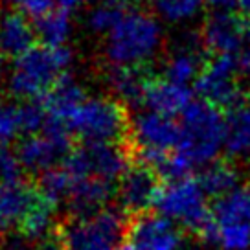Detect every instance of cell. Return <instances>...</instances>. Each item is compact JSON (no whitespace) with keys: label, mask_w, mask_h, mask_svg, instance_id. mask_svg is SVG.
I'll use <instances>...</instances> for the list:
<instances>
[{"label":"cell","mask_w":250,"mask_h":250,"mask_svg":"<svg viewBox=\"0 0 250 250\" xmlns=\"http://www.w3.org/2000/svg\"><path fill=\"white\" fill-rule=\"evenodd\" d=\"M2 105H4V102H0V109H2Z\"/></svg>","instance_id":"74e56055"},{"label":"cell","mask_w":250,"mask_h":250,"mask_svg":"<svg viewBox=\"0 0 250 250\" xmlns=\"http://www.w3.org/2000/svg\"><path fill=\"white\" fill-rule=\"evenodd\" d=\"M193 92L189 90V86L175 85L166 78H151L146 94H144V107L146 110L158 112L162 116H182V112L191 105Z\"/></svg>","instance_id":"ac0fdd59"},{"label":"cell","mask_w":250,"mask_h":250,"mask_svg":"<svg viewBox=\"0 0 250 250\" xmlns=\"http://www.w3.org/2000/svg\"><path fill=\"white\" fill-rule=\"evenodd\" d=\"M164 44V30L153 13L133 9L103 37V57L109 66L144 68Z\"/></svg>","instance_id":"7a4b0ae2"},{"label":"cell","mask_w":250,"mask_h":250,"mask_svg":"<svg viewBox=\"0 0 250 250\" xmlns=\"http://www.w3.org/2000/svg\"><path fill=\"white\" fill-rule=\"evenodd\" d=\"M156 208L160 215L177 221L206 245H219V228L206 204V193L193 177L169 182L162 188Z\"/></svg>","instance_id":"277c9868"},{"label":"cell","mask_w":250,"mask_h":250,"mask_svg":"<svg viewBox=\"0 0 250 250\" xmlns=\"http://www.w3.org/2000/svg\"><path fill=\"white\" fill-rule=\"evenodd\" d=\"M204 2L215 11H230L234 6H239V0H204Z\"/></svg>","instance_id":"836d02e7"},{"label":"cell","mask_w":250,"mask_h":250,"mask_svg":"<svg viewBox=\"0 0 250 250\" xmlns=\"http://www.w3.org/2000/svg\"><path fill=\"white\" fill-rule=\"evenodd\" d=\"M131 219L122 208H110L90 217H68L55 227L64 250H120Z\"/></svg>","instance_id":"8992f818"},{"label":"cell","mask_w":250,"mask_h":250,"mask_svg":"<svg viewBox=\"0 0 250 250\" xmlns=\"http://www.w3.org/2000/svg\"><path fill=\"white\" fill-rule=\"evenodd\" d=\"M6 72L8 70H4V61L0 59V88L6 86Z\"/></svg>","instance_id":"d590c367"},{"label":"cell","mask_w":250,"mask_h":250,"mask_svg":"<svg viewBox=\"0 0 250 250\" xmlns=\"http://www.w3.org/2000/svg\"><path fill=\"white\" fill-rule=\"evenodd\" d=\"M86 2H90V0H57V6L72 13L74 9H79L81 6H85Z\"/></svg>","instance_id":"e575fe53"},{"label":"cell","mask_w":250,"mask_h":250,"mask_svg":"<svg viewBox=\"0 0 250 250\" xmlns=\"http://www.w3.org/2000/svg\"><path fill=\"white\" fill-rule=\"evenodd\" d=\"M201 37L213 55H237L250 41V24L232 11H213L204 21Z\"/></svg>","instance_id":"4fadbf2b"},{"label":"cell","mask_w":250,"mask_h":250,"mask_svg":"<svg viewBox=\"0 0 250 250\" xmlns=\"http://www.w3.org/2000/svg\"><path fill=\"white\" fill-rule=\"evenodd\" d=\"M88 94L85 92L83 85L72 76L70 72L62 76L57 85L48 92V96L42 100V105L46 109L48 120L62 124L66 127V120L76 110L79 103L85 100Z\"/></svg>","instance_id":"ffe728a7"},{"label":"cell","mask_w":250,"mask_h":250,"mask_svg":"<svg viewBox=\"0 0 250 250\" xmlns=\"http://www.w3.org/2000/svg\"><path fill=\"white\" fill-rule=\"evenodd\" d=\"M66 129L83 144H124L131 136V120L114 98L86 96L66 120Z\"/></svg>","instance_id":"5b68a950"},{"label":"cell","mask_w":250,"mask_h":250,"mask_svg":"<svg viewBox=\"0 0 250 250\" xmlns=\"http://www.w3.org/2000/svg\"><path fill=\"white\" fill-rule=\"evenodd\" d=\"M211 215L219 228L221 249H250V184L237 186L228 195L215 199Z\"/></svg>","instance_id":"30bf717a"},{"label":"cell","mask_w":250,"mask_h":250,"mask_svg":"<svg viewBox=\"0 0 250 250\" xmlns=\"http://www.w3.org/2000/svg\"><path fill=\"white\" fill-rule=\"evenodd\" d=\"M24 167L19 160L17 149L0 146V182H19L22 179Z\"/></svg>","instance_id":"4dcf8cb0"},{"label":"cell","mask_w":250,"mask_h":250,"mask_svg":"<svg viewBox=\"0 0 250 250\" xmlns=\"http://www.w3.org/2000/svg\"><path fill=\"white\" fill-rule=\"evenodd\" d=\"M17 112H19V125H21V134L33 136L44 131L48 124V114L42 102H22L17 103Z\"/></svg>","instance_id":"f1b7e54d"},{"label":"cell","mask_w":250,"mask_h":250,"mask_svg":"<svg viewBox=\"0 0 250 250\" xmlns=\"http://www.w3.org/2000/svg\"><path fill=\"white\" fill-rule=\"evenodd\" d=\"M235 61H237V68H239V74L243 76H249L250 78V41L245 44L239 54L235 55Z\"/></svg>","instance_id":"d6a6232c"},{"label":"cell","mask_w":250,"mask_h":250,"mask_svg":"<svg viewBox=\"0 0 250 250\" xmlns=\"http://www.w3.org/2000/svg\"><path fill=\"white\" fill-rule=\"evenodd\" d=\"M37 44L33 21L15 9L0 11V57L17 59Z\"/></svg>","instance_id":"2e32d148"},{"label":"cell","mask_w":250,"mask_h":250,"mask_svg":"<svg viewBox=\"0 0 250 250\" xmlns=\"http://www.w3.org/2000/svg\"><path fill=\"white\" fill-rule=\"evenodd\" d=\"M225 147L234 158H250V102L230 112Z\"/></svg>","instance_id":"484cf974"},{"label":"cell","mask_w":250,"mask_h":250,"mask_svg":"<svg viewBox=\"0 0 250 250\" xmlns=\"http://www.w3.org/2000/svg\"><path fill=\"white\" fill-rule=\"evenodd\" d=\"M149 79L151 78L144 72V68L109 66L105 74V81L114 100L133 107H138L144 103V94H146Z\"/></svg>","instance_id":"44dd1931"},{"label":"cell","mask_w":250,"mask_h":250,"mask_svg":"<svg viewBox=\"0 0 250 250\" xmlns=\"http://www.w3.org/2000/svg\"><path fill=\"white\" fill-rule=\"evenodd\" d=\"M197 180L206 195L221 199L237 188L239 171L232 160H213L211 164L204 166Z\"/></svg>","instance_id":"cb8c5ba5"},{"label":"cell","mask_w":250,"mask_h":250,"mask_svg":"<svg viewBox=\"0 0 250 250\" xmlns=\"http://www.w3.org/2000/svg\"><path fill=\"white\" fill-rule=\"evenodd\" d=\"M120 184H112L98 177L74 180L68 204L74 217H90L94 213L107 208L112 197L118 193Z\"/></svg>","instance_id":"e0dca14e"},{"label":"cell","mask_w":250,"mask_h":250,"mask_svg":"<svg viewBox=\"0 0 250 250\" xmlns=\"http://www.w3.org/2000/svg\"><path fill=\"white\" fill-rule=\"evenodd\" d=\"M74 54L68 46L35 44L11 61L6 72V88L19 102H42L57 81L70 72Z\"/></svg>","instance_id":"6da1fadb"},{"label":"cell","mask_w":250,"mask_h":250,"mask_svg":"<svg viewBox=\"0 0 250 250\" xmlns=\"http://www.w3.org/2000/svg\"><path fill=\"white\" fill-rule=\"evenodd\" d=\"M162 188V179L151 167L140 162L131 164L118 186L122 210L133 217L149 213V210L158 203Z\"/></svg>","instance_id":"5bb4252c"},{"label":"cell","mask_w":250,"mask_h":250,"mask_svg":"<svg viewBox=\"0 0 250 250\" xmlns=\"http://www.w3.org/2000/svg\"><path fill=\"white\" fill-rule=\"evenodd\" d=\"M4 2L33 22L57 8V0H4Z\"/></svg>","instance_id":"1f68e13d"},{"label":"cell","mask_w":250,"mask_h":250,"mask_svg":"<svg viewBox=\"0 0 250 250\" xmlns=\"http://www.w3.org/2000/svg\"><path fill=\"white\" fill-rule=\"evenodd\" d=\"M180 155L193 166H208L227 146L228 120L208 102H191L180 116Z\"/></svg>","instance_id":"3957f363"},{"label":"cell","mask_w":250,"mask_h":250,"mask_svg":"<svg viewBox=\"0 0 250 250\" xmlns=\"http://www.w3.org/2000/svg\"><path fill=\"white\" fill-rule=\"evenodd\" d=\"M180 124L175 118L142 110L131 120V140L136 153H175L180 144Z\"/></svg>","instance_id":"8fae6325"},{"label":"cell","mask_w":250,"mask_h":250,"mask_svg":"<svg viewBox=\"0 0 250 250\" xmlns=\"http://www.w3.org/2000/svg\"><path fill=\"white\" fill-rule=\"evenodd\" d=\"M37 199V188L28 182H0V232L21 225Z\"/></svg>","instance_id":"d6986e66"},{"label":"cell","mask_w":250,"mask_h":250,"mask_svg":"<svg viewBox=\"0 0 250 250\" xmlns=\"http://www.w3.org/2000/svg\"><path fill=\"white\" fill-rule=\"evenodd\" d=\"M33 26H35L39 44H44V46L50 48L66 46L68 39L72 37V31H74L72 13L59 8V6L52 9L50 13H46L44 17H41L39 21H35Z\"/></svg>","instance_id":"603a6c76"},{"label":"cell","mask_w":250,"mask_h":250,"mask_svg":"<svg viewBox=\"0 0 250 250\" xmlns=\"http://www.w3.org/2000/svg\"><path fill=\"white\" fill-rule=\"evenodd\" d=\"M204 4V0H149L153 15L169 24H182L195 19Z\"/></svg>","instance_id":"4316f807"},{"label":"cell","mask_w":250,"mask_h":250,"mask_svg":"<svg viewBox=\"0 0 250 250\" xmlns=\"http://www.w3.org/2000/svg\"><path fill=\"white\" fill-rule=\"evenodd\" d=\"M61 166L72 180L98 177L120 184L131 167V151L125 144H81L79 147H74Z\"/></svg>","instance_id":"52a82bcc"},{"label":"cell","mask_w":250,"mask_h":250,"mask_svg":"<svg viewBox=\"0 0 250 250\" xmlns=\"http://www.w3.org/2000/svg\"><path fill=\"white\" fill-rule=\"evenodd\" d=\"M72 177L68 175V171L62 167V166H57L50 171L39 175V180H37V191H39L41 197H44L48 203L54 204L57 208V204L61 201H68L72 191Z\"/></svg>","instance_id":"83f0119b"},{"label":"cell","mask_w":250,"mask_h":250,"mask_svg":"<svg viewBox=\"0 0 250 250\" xmlns=\"http://www.w3.org/2000/svg\"><path fill=\"white\" fill-rule=\"evenodd\" d=\"M136 8V0H98L86 13V28L94 35L107 37Z\"/></svg>","instance_id":"7402d4cb"},{"label":"cell","mask_w":250,"mask_h":250,"mask_svg":"<svg viewBox=\"0 0 250 250\" xmlns=\"http://www.w3.org/2000/svg\"><path fill=\"white\" fill-rule=\"evenodd\" d=\"M19 136L22 134H21V125H19L17 105L4 103L0 109V146H9Z\"/></svg>","instance_id":"f546056e"},{"label":"cell","mask_w":250,"mask_h":250,"mask_svg":"<svg viewBox=\"0 0 250 250\" xmlns=\"http://www.w3.org/2000/svg\"><path fill=\"white\" fill-rule=\"evenodd\" d=\"M54 213L55 206L50 204L44 197L39 195L37 191V199L33 201V204L30 206L28 213L24 215V219L19 225V232L24 239L28 241H41L46 235H50L54 232Z\"/></svg>","instance_id":"d4e9b609"},{"label":"cell","mask_w":250,"mask_h":250,"mask_svg":"<svg viewBox=\"0 0 250 250\" xmlns=\"http://www.w3.org/2000/svg\"><path fill=\"white\" fill-rule=\"evenodd\" d=\"M72 133L62 124L48 120L44 131L33 136H26L17 146V155L24 171L42 175L64 162L74 151Z\"/></svg>","instance_id":"9c48e42d"},{"label":"cell","mask_w":250,"mask_h":250,"mask_svg":"<svg viewBox=\"0 0 250 250\" xmlns=\"http://www.w3.org/2000/svg\"><path fill=\"white\" fill-rule=\"evenodd\" d=\"M237 74L235 55H213L193 83L195 92L215 109L234 112L249 102L245 88L237 81Z\"/></svg>","instance_id":"ba28073f"},{"label":"cell","mask_w":250,"mask_h":250,"mask_svg":"<svg viewBox=\"0 0 250 250\" xmlns=\"http://www.w3.org/2000/svg\"><path fill=\"white\" fill-rule=\"evenodd\" d=\"M204 50L206 46L203 37H197L195 33H184L179 39V46L166 61L164 78L180 86L195 83L206 64L203 61Z\"/></svg>","instance_id":"9a60e30c"},{"label":"cell","mask_w":250,"mask_h":250,"mask_svg":"<svg viewBox=\"0 0 250 250\" xmlns=\"http://www.w3.org/2000/svg\"><path fill=\"white\" fill-rule=\"evenodd\" d=\"M239 8L243 9L245 15H250V0H239Z\"/></svg>","instance_id":"8d00e7d4"},{"label":"cell","mask_w":250,"mask_h":250,"mask_svg":"<svg viewBox=\"0 0 250 250\" xmlns=\"http://www.w3.org/2000/svg\"><path fill=\"white\" fill-rule=\"evenodd\" d=\"M182 234L164 215L142 213L131 217L129 232L120 250H179Z\"/></svg>","instance_id":"7c38bea8"}]
</instances>
